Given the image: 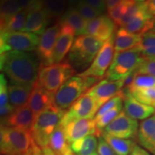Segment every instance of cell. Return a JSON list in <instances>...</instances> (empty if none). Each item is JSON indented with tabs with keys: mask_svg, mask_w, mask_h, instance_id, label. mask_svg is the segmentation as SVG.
<instances>
[{
	"mask_svg": "<svg viewBox=\"0 0 155 155\" xmlns=\"http://www.w3.org/2000/svg\"><path fill=\"white\" fill-rule=\"evenodd\" d=\"M39 63L27 52L9 51L1 54V70L11 83L33 86L38 78Z\"/></svg>",
	"mask_w": 155,
	"mask_h": 155,
	"instance_id": "6da1fadb",
	"label": "cell"
},
{
	"mask_svg": "<svg viewBox=\"0 0 155 155\" xmlns=\"http://www.w3.org/2000/svg\"><path fill=\"white\" fill-rule=\"evenodd\" d=\"M65 112L53 105L36 116L31 131L37 145L41 148L49 146L50 136L61 125Z\"/></svg>",
	"mask_w": 155,
	"mask_h": 155,
	"instance_id": "7a4b0ae2",
	"label": "cell"
},
{
	"mask_svg": "<svg viewBox=\"0 0 155 155\" xmlns=\"http://www.w3.org/2000/svg\"><path fill=\"white\" fill-rule=\"evenodd\" d=\"M1 155H25L35 143L32 131L1 126Z\"/></svg>",
	"mask_w": 155,
	"mask_h": 155,
	"instance_id": "3957f363",
	"label": "cell"
},
{
	"mask_svg": "<svg viewBox=\"0 0 155 155\" xmlns=\"http://www.w3.org/2000/svg\"><path fill=\"white\" fill-rule=\"evenodd\" d=\"M98 80L95 78L82 77L78 75L73 76L54 94L53 105L59 109L66 111Z\"/></svg>",
	"mask_w": 155,
	"mask_h": 155,
	"instance_id": "277c9868",
	"label": "cell"
},
{
	"mask_svg": "<svg viewBox=\"0 0 155 155\" xmlns=\"http://www.w3.org/2000/svg\"><path fill=\"white\" fill-rule=\"evenodd\" d=\"M104 42L88 35L78 36L68 53L69 63L76 68L88 67L94 61Z\"/></svg>",
	"mask_w": 155,
	"mask_h": 155,
	"instance_id": "5b68a950",
	"label": "cell"
},
{
	"mask_svg": "<svg viewBox=\"0 0 155 155\" xmlns=\"http://www.w3.org/2000/svg\"><path fill=\"white\" fill-rule=\"evenodd\" d=\"M144 59L145 58L137 48L115 53L111 66L106 72V80H124L140 66Z\"/></svg>",
	"mask_w": 155,
	"mask_h": 155,
	"instance_id": "8992f818",
	"label": "cell"
},
{
	"mask_svg": "<svg viewBox=\"0 0 155 155\" xmlns=\"http://www.w3.org/2000/svg\"><path fill=\"white\" fill-rule=\"evenodd\" d=\"M75 72L69 62H61L48 65H41L39 71L38 82L42 88L55 94Z\"/></svg>",
	"mask_w": 155,
	"mask_h": 155,
	"instance_id": "52a82bcc",
	"label": "cell"
},
{
	"mask_svg": "<svg viewBox=\"0 0 155 155\" xmlns=\"http://www.w3.org/2000/svg\"><path fill=\"white\" fill-rule=\"evenodd\" d=\"M0 38L2 54L9 51H33L38 48L40 37L27 32H1Z\"/></svg>",
	"mask_w": 155,
	"mask_h": 155,
	"instance_id": "ba28073f",
	"label": "cell"
},
{
	"mask_svg": "<svg viewBox=\"0 0 155 155\" xmlns=\"http://www.w3.org/2000/svg\"><path fill=\"white\" fill-rule=\"evenodd\" d=\"M114 38H112L104 42L88 68L79 73L78 75L82 77L96 78L98 79L104 77L111 66L114 59Z\"/></svg>",
	"mask_w": 155,
	"mask_h": 155,
	"instance_id": "9c48e42d",
	"label": "cell"
},
{
	"mask_svg": "<svg viewBox=\"0 0 155 155\" xmlns=\"http://www.w3.org/2000/svg\"><path fill=\"white\" fill-rule=\"evenodd\" d=\"M99 108L96 100L86 92L66 111L61 125L64 127L69 122L76 119H94Z\"/></svg>",
	"mask_w": 155,
	"mask_h": 155,
	"instance_id": "30bf717a",
	"label": "cell"
},
{
	"mask_svg": "<svg viewBox=\"0 0 155 155\" xmlns=\"http://www.w3.org/2000/svg\"><path fill=\"white\" fill-rule=\"evenodd\" d=\"M138 121L129 117L122 111L111 123L104 129L103 132L117 138L128 139L137 135Z\"/></svg>",
	"mask_w": 155,
	"mask_h": 155,
	"instance_id": "8fae6325",
	"label": "cell"
},
{
	"mask_svg": "<svg viewBox=\"0 0 155 155\" xmlns=\"http://www.w3.org/2000/svg\"><path fill=\"white\" fill-rule=\"evenodd\" d=\"M60 32L61 25L58 22L55 25L46 29L40 36L37 48V53L39 58L41 60V65L53 64L54 50Z\"/></svg>",
	"mask_w": 155,
	"mask_h": 155,
	"instance_id": "7c38bea8",
	"label": "cell"
},
{
	"mask_svg": "<svg viewBox=\"0 0 155 155\" xmlns=\"http://www.w3.org/2000/svg\"><path fill=\"white\" fill-rule=\"evenodd\" d=\"M63 128L70 144L88 135H95L98 138L102 135V131L98 130L93 119L74 120L64 126Z\"/></svg>",
	"mask_w": 155,
	"mask_h": 155,
	"instance_id": "4fadbf2b",
	"label": "cell"
},
{
	"mask_svg": "<svg viewBox=\"0 0 155 155\" xmlns=\"http://www.w3.org/2000/svg\"><path fill=\"white\" fill-rule=\"evenodd\" d=\"M124 86V80L110 81L103 80L93 86L86 93L96 100L101 108L108 101L119 95Z\"/></svg>",
	"mask_w": 155,
	"mask_h": 155,
	"instance_id": "5bb4252c",
	"label": "cell"
},
{
	"mask_svg": "<svg viewBox=\"0 0 155 155\" xmlns=\"http://www.w3.org/2000/svg\"><path fill=\"white\" fill-rule=\"evenodd\" d=\"M116 26V23L109 17L101 15L87 22L84 35L96 37L106 42L114 38Z\"/></svg>",
	"mask_w": 155,
	"mask_h": 155,
	"instance_id": "9a60e30c",
	"label": "cell"
},
{
	"mask_svg": "<svg viewBox=\"0 0 155 155\" xmlns=\"http://www.w3.org/2000/svg\"><path fill=\"white\" fill-rule=\"evenodd\" d=\"M35 119V116L27 104L22 107L15 108L10 115L1 120V126L32 131Z\"/></svg>",
	"mask_w": 155,
	"mask_h": 155,
	"instance_id": "2e32d148",
	"label": "cell"
},
{
	"mask_svg": "<svg viewBox=\"0 0 155 155\" xmlns=\"http://www.w3.org/2000/svg\"><path fill=\"white\" fill-rule=\"evenodd\" d=\"M60 25L61 32L54 50L53 63H59L63 61L67 54L69 53L75 40V32L74 30L67 25L61 23Z\"/></svg>",
	"mask_w": 155,
	"mask_h": 155,
	"instance_id": "e0dca14e",
	"label": "cell"
},
{
	"mask_svg": "<svg viewBox=\"0 0 155 155\" xmlns=\"http://www.w3.org/2000/svg\"><path fill=\"white\" fill-rule=\"evenodd\" d=\"M54 95L42 88L38 81L35 83L28 104L35 117L42 111L53 105Z\"/></svg>",
	"mask_w": 155,
	"mask_h": 155,
	"instance_id": "ac0fdd59",
	"label": "cell"
},
{
	"mask_svg": "<svg viewBox=\"0 0 155 155\" xmlns=\"http://www.w3.org/2000/svg\"><path fill=\"white\" fill-rule=\"evenodd\" d=\"M137 137L139 144L155 155V114L141 121Z\"/></svg>",
	"mask_w": 155,
	"mask_h": 155,
	"instance_id": "d6986e66",
	"label": "cell"
},
{
	"mask_svg": "<svg viewBox=\"0 0 155 155\" xmlns=\"http://www.w3.org/2000/svg\"><path fill=\"white\" fill-rule=\"evenodd\" d=\"M154 17L147 12L144 2L137 14L133 17L130 22L122 28L131 33L143 35L154 28Z\"/></svg>",
	"mask_w": 155,
	"mask_h": 155,
	"instance_id": "ffe728a7",
	"label": "cell"
},
{
	"mask_svg": "<svg viewBox=\"0 0 155 155\" xmlns=\"http://www.w3.org/2000/svg\"><path fill=\"white\" fill-rule=\"evenodd\" d=\"M124 111L135 120H145L155 114V108L139 101L131 95L124 99Z\"/></svg>",
	"mask_w": 155,
	"mask_h": 155,
	"instance_id": "44dd1931",
	"label": "cell"
},
{
	"mask_svg": "<svg viewBox=\"0 0 155 155\" xmlns=\"http://www.w3.org/2000/svg\"><path fill=\"white\" fill-rule=\"evenodd\" d=\"M51 19L45 8L33 10L28 13L23 32L42 35L46 30L49 20Z\"/></svg>",
	"mask_w": 155,
	"mask_h": 155,
	"instance_id": "7402d4cb",
	"label": "cell"
},
{
	"mask_svg": "<svg viewBox=\"0 0 155 155\" xmlns=\"http://www.w3.org/2000/svg\"><path fill=\"white\" fill-rule=\"evenodd\" d=\"M142 35L128 32L124 28H120L116 31L114 40L115 53L126 51L136 48L140 43Z\"/></svg>",
	"mask_w": 155,
	"mask_h": 155,
	"instance_id": "603a6c76",
	"label": "cell"
},
{
	"mask_svg": "<svg viewBox=\"0 0 155 155\" xmlns=\"http://www.w3.org/2000/svg\"><path fill=\"white\" fill-rule=\"evenodd\" d=\"M33 86L11 83L8 86L9 104L15 108L26 105L32 94Z\"/></svg>",
	"mask_w": 155,
	"mask_h": 155,
	"instance_id": "cb8c5ba5",
	"label": "cell"
},
{
	"mask_svg": "<svg viewBox=\"0 0 155 155\" xmlns=\"http://www.w3.org/2000/svg\"><path fill=\"white\" fill-rule=\"evenodd\" d=\"M48 147L56 155H75L61 125L58 126L50 136Z\"/></svg>",
	"mask_w": 155,
	"mask_h": 155,
	"instance_id": "d4e9b609",
	"label": "cell"
},
{
	"mask_svg": "<svg viewBox=\"0 0 155 155\" xmlns=\"http://www.w3.org/2000/svg\"><path fill=\"white\" fill-rule=\"evenodd\" d=\"M59 22L72 28L75 31V35L79 36L84 35L88 22L81 16L75 7H71L59 19Z\"/></svg>",
	"mask_w": 155,
	"mask_h": 155,
	"instance_id": "484cf974",
	"label": "cell"
},
{
	"mask_svg": "<svg viewBox=\"0 0 155 155\" xmlns=\"http://www.w3.org/2000/svg\"><path fill=\"white\" fill-rule=\"evenodd\" d=\"M98 137L95 135H88L74 141L71 144L75 155H94L98 149Z\"/></svg>",
	"mask_w": 155,
	"mask_h": 155,
	"instance_id": "4316f807",
	"label": "cell"
},
{
	"mask_svg": "<svg viewBox=\"0 0 155 155\" xmlns=\"http://www.w3.org/2000/svg\"><path fill=\"white\" fill-rule=\"evenodd\" d=\"M102 137L118 155H129L136 145L133 141L129 139L117 138L103 131Z\"/></svg>",
	"mask_w": 155,
	"mask_h": 155,
	"instance_id": "83f0119b",
	"label": "cell"
},
{
	"mask_svg": "<svg viewBox=\"0 0 155 155\" xmlns=\"http://www.w3.org/2000/svg\"><path fill=\"white\" fill-rule=\"evenodd\" d=\"M28 13L25 10H21L16 15L12 17L10 19L1 26V32H23Z\"/></svg>",
	"mask_w": 155,
	"mask_h": 155,
	"instance_id": "f1b7e54d",
	"label": "cell"
},
{
	"mask_svg": "<svg viewBox=\"0 0 155 155\" xmlns=\"http://www.w3.org/2000/svg\"><path fill=\"white\" fill-rule=\"evenodd\" d=\"M22 10L19 0H1L0 15L1 26L5 24L12 17Z\"/></svg>",
	"mask_w": 155,
	"mask_h": 155,
	"instance_id": "f546056e",
	"label": "cell"
},
{
	"mask_svg": "<svg viewBox=\"0 0 155 155\" xmlns=\"http://www.w3.org/2000/svg\"><path fill=\"white\" fill-rule=\"evenodd\" d=\"M146 58L155 59V32L143 35L140 43L137 48Z\"/></svg>",
	"mask_w": 155,
	"mask_h": 155,
	"instance_id": "4dcf8cb0",
	"label": "cell"
},
{
	"mask_svg": "<svg viewBox=\"0 0 155 155\" xmlns=\"http://www.w3.org/2000/svg\"><path fill=\"white\" fill-rule=\"evenodd\" d=\"M153 87H155V78L154 76L144 73H139L136 71V75L132 83L125 88L131 94L135 91L153 88Z\"/></svg>",
	"mask_w": 155,
	"mask_h": 155,
	"instance_id": "1f68e13d",
	"label": "cell"
},
{
	"mask_svg": "<svg viewBox=\"0 0 155 155\" xmlns=\"http://www.w3.org/2000/svg\"><path fill=\"white\" fill-rule=\"evenodd\" d=\"M44 8L50 18H61L66 12L67 0H43Z\"/></svg>",
	"mask_w": 155,
	"mask_h": 155,
	"instance_id": "d6a6232c",
	"label": "cell"
},
{
	"mask_svg": "<svg viewBox=\"0 0 155 155\" xmlns=\"http://www.w3.org/2000/svg\"><path fill=\"white\" fill-rule=\"evenodd\" d=\"M131 95L139 101L155 108V87L135 91Z\"/></svg>",
	"mask_w": 155,
	"mask_h": 155,
	"instance_id": "836d02e7",
	"label": "cell"
},
{
	"mask_svg": "<svg viewBox=\"0 0 155 155\" xmlns=\"http://www.w3.org/2000/svg\"><path fill=\"white\" fill-rule=\"evenodd\" d=\"M122 106L123 104L116 106L109 111L106 112L105 114L101 116L97 119H94L95 122L96 124V127L98 129L101 131H103V129H104L122 111Z\"/></svg>",
	"mask_w": 155,
	"mask_h": 155,
	"instance_id": "e575fe53",
	"label": "cell"
},
{
	"mask_svg": "<svg viewBox=\"0 0 155 155\" xmlns=\"http://www.w3.org/2000/svg\"><path fill=\"white\" fill-rule=\"evenodd\" d=\"M135 2V0H123L119 5L111 10L108 11V16L116 23V25H118L122 17L127 12L129 7Z\"/></svg>",
	"mask_w": 155,
	"mask_h": 155,
	"instance_id": "d590c367",
	"label": "cell"
},
{
	"mask_svg": "<svg viewBox=\"0 0 155 155\" xmlns=\"http://www.w3.org/2000/svg\"><path fill=\"white\" fill-rule=\"evenodd\" d=\"M77 10L81 15L87 22L93 20V19L97 18V17L101 16L102 13L100 11L97 10L92 6L86 3L84 0H80L76 5Z\"/></svg>",
	"mask_w": 155,
	"mask_h": 155,
	"instance_id": "8d00e7d4",
	"label": "cell"
},
{
	"mask_svg": "<svg viewBox=\"0 0 155 155\" xmlns=\"http://www.w3.org/2000/svg\"><path fill=\"white\" fill-rule=\"evenodd\" d=\"M123 100H124V95L122 90L121 91V93L117 96L112 98L111 99L108 101L107 102L103 105L101 107L99 108L98 112H97L96 115L95 116V118L94 119H97L101 116L105 114L106 112L109 111L112 108H114L116 106L120 105V104H123Z\"/></svg>",
	"mask_w": 155,
	"mask_h": 155,
	"instance_id": "74e56055",
	"label": "cell"
},
{
	"mask_svg": "<svg viewBox=\"0 0 155 155\" xmlns=\"http://www.w3.org/2000/svg\"><path fill=\"white\" fill-rule=\"evenodd\" d=\"M8 86L5 74L1 73L0 75V108H3L9 104Z\"/></svg>",
	"mask_w": 155,
	"mask_h": 155,
	"instance_id": "f35d334b",
	"label": "cell"
},
{
	"mask_svg": "<svg viewBox=\"0 0 155 155\" xmlns=\"http://www.w3.org/2000/svg\"><path fill=\"white\" fill-rule=\"evenodd\" d=\"M136 71L139 73L152 75L155 78V59L145 58L144 61Z\"/></svg>",
	"mask_w": 155,
	"mask_h": 155,
	"instance_id": "ab89813d",
	"label": "cell"
},
{
	"mask_svg": "<svg viewBox=\"0 0 155 155\" xmlns=\"http://www.w3.org/2000/svg\"><path fill=\"white\" fill-rule=\"evenodd\" d=\"M98 154L99 155H118L115 152L111 147L106 142L105 139L103 137L98 138Z\"/></svg>",
	"mask_w": 155,
	"mask_h": 155,
	"instance_id": "60d3db41",
	"label": "cell"
},
{
	"mask_svg": "<svg viewBox=\"0 0 155 155\" xmlns=\"http://www.w3.org/2000/svg\"><path fill=\"white\" fill-rule=\"evenodd\" d=\"M84 1L101 13L104 12L106 9L105 0H84Z\"/></svg>",
	"mask_w": 155,
	"mask_h": 155,
	"instance_id": "b9f144b4",
	"label": "cell"
},
{
	"mask_svg": "<svg viewBox=\"0 0 155 155\" xmlns=\"http://www.w3.org/2000/svg\"><path fill=\"white\" fill-rule=\"evenodd\" d=\"M144 6L147 12L152 17H155V0H146Z\"/></svg>",
	"mask_w": 155,
	"mask_h": 155,
	"instance_id": "7bdbcfd3",
	"label": "cell"
},
{
	"mask_svg": "<svg viewBox=\"0 0 155 155\" xmlns=\"http://www.w3.org/2000/svg\"><path fill=\"white\" fill-rule=\"evenodd\" d=\"M25 155H45L41 147H40L38 145L36 144V143L32 145L30 150L28 151Z\"/></svg>",
	"mask_w": 155,
	"mask_h": 155,
	"instance_id": "ee69618b",
	"label": "cell"
},
{
	"mask_svg": "<svg viewBox=\"0 0 155 155\" xmlns=\"http://www.w3.org/2000/svg\"><path fill=\"white\" fill-rule=\"evenodd\" d=\"M131 155H151L150 153L144 149L141 148L139 145H135L134 147L132 152L131 153Z\"/></svg>",
	"mask_w": 155,
	"mask_h": 155,
	"instance_id": "f6af8a7d",
	"label": "cell"
},
{
	"mask_svg": "<svg viewBox=\"0 0 155 155\" xmlns=\"http://www.w3.org/2000/svg\"><path fill=\"white\" fill-rule=\"evenodd\" d=\"M122 1L123 0H105L106 9L108 11L111 10V9H114L117 5H119Z\"/></svg>",
	"mask_w": 155,
	"mask_h": 155,
	"instance_id": "bcb514c9",
	"label": "cell"
},
{
	"mask_svg": "<svg viewBox=\"0 0 155 155\" xmlns=\"http://www.w3.org/2000/svg\"><path fill=\"white\" fill-rule=\"evenodd\" d=\"M42 152H43L45 155H56L53 150L50 148L49 147H45V148H42Z\"/></svg>",
	"mask_w": 155,
	"mask_h": 155,
	"instance_id": "7dc6e473",
	"label": "cell"
},
{
	"mask_svg": "<svg viewBox=\"0 0 155 155\" xmlns=\"http://www.w3.org/2000/svg\"><path fill=\"white\" fill-rule=\"evenodd\" d=\"M79 1H80V0H67L68 5L71 6H73L75 5V4H78V2Z\"/></svg>",
	"mask_w": 155,
	"mask_h": 155,
	"instance_id": "c3c4849f",
	"label": "cell"
},
{
	"mask_svg": "<svg viewBox=\"0 0 155 155\" xmlns=\"http://www.w3.org/2000/svg\"><path fill=\"white\" fill-rule=\"evenodd\" d=\"M136 2H144L145 0H135Z\"/></svg>",
	"mask_w": 155,
	"mask_h": 155,
	"instance_id": "681fc988",
	"label": "cell"
},
{
	"mask_svg": "<svg viewBox=\"0 0 155 155\" xmlns=\"http://www.w3.org/2000/svg\"><path fill=\"white\" fill-rule=\"evenodd\" d=\"M94 155H99V154H98V153H95V154H94Z\"/></svg>",
	"mask_w": 155,
	"mask_h": 155,
	"instance_id": "f907efd6",
	"label": "cell"
},
{
	"mask_svg": "<svg viewBox=\"0 0 155 155\" xmlns=\"http://www.w3.org/2000/svg\"></svg>",
	"mask_w": 155,
	"mask_h": 155,
	"instance_id": "816d5d0a",
	"label": "cell"
}]
</instances>
